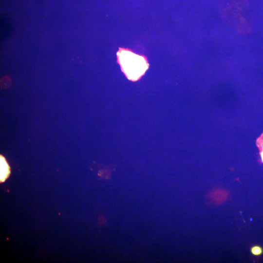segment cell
<instances>
[{
	"mask_svg": "<svg viewBox=\"0 0 263 263\" xmlns=\"http://www.w3.org/2000/svg\"><path fill=\"white\" fill-rule=\"evenodd\" d=\"M117 57L122 71L132 80L139 79L148 68L145 58L128 50L120 49Z\"/></svg>",
	"mask_w": 263,
	"mask_h": 263,
	"instance_id": "1",
	"label": "cell"
},
{
	"mask_svg": "<svg viewBox=\"0 0 263 263\" xmlns=\"http://www.w3.org/2000/svg\"><path fill=\"white\" fill-rule=\"evenodd\" d=\"M10 173L9 167L4 158L0 156V181H4Z\"/></svg>",
	"mask_w": 263,
	"mask_h": 263,
	"instance_id": "2",
	"label": "cell"
},
{
	"mask_svg": "<svg viewBox=\"0 0 263 263\" xmlns=\"http://www.w3.org/2000/svg\"><path fill=\"white\" fill-rule=\"evenodd\" d=\"M256 145L260 150V155L263 162V133L257 138Z\"/></svg>",
	"mask_w": 263,
	"mask_h": 263,
	"instance_id": "3",
	"label": "cell"
},
{
	"mask_svg": "<svg viewBox=\"0 0 263 263\" xmlns=\"http://www.w3.org/2000/svg\"><path fill=\"white\" fill-rule=\"evenodd\" d=\"M251 252L254 255H259L262 253V249L259 246H254L251 248Z\"/></svg>",
	"mask_w": 263,
	"mask_h": 263,
	"instance_id": "4",
	"label": "cell"
}]
</instances>
